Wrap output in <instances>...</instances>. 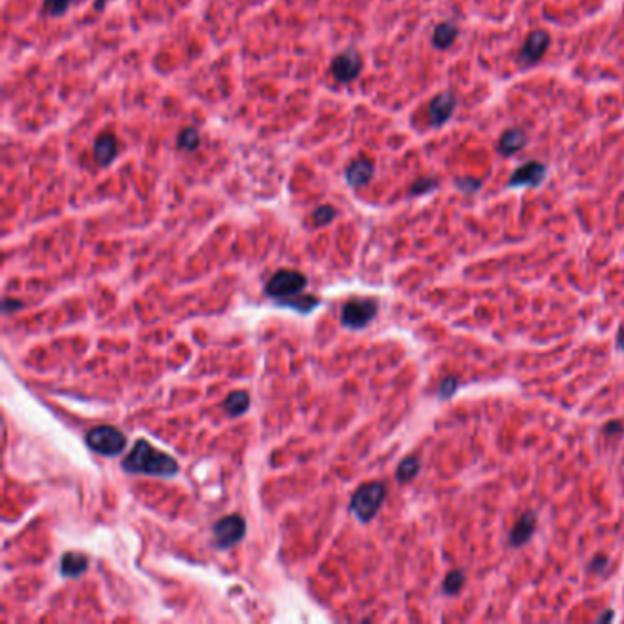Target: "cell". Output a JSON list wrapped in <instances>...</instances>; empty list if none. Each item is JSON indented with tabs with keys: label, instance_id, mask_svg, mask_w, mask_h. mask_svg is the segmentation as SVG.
Segmentation results:
<instances>
[{
	"label": "cell",
	"instance_id": "obj_11",
	"mask_svg": "<svg viewBox=\"0 0 624 624\" xmlns=\"http://www.w3.org/2000/svg\"><path fill=\"white\" fill-rule=\"evenodd\" d=\"M373 174H376V165L368 158H357L351 161L344 170V178L351 189H361V187L368 185L372 182Z\"/></svg>",
	"mask_w": 624,
	"mask_h": 624
},
{
	"label": "cell",
	"instance_id": "obj_17",
	"mask_svg": "<svg viewBox=\"0 0 624 624\" xmlns=\"http://www.w3.org/2000/svg\"><path fill=\"white\" fill-rule=\"evenodd\" d=\"M249 405H251V398L246 390H234L224 401V410L227 412V416L240 417L249 410Z\"/></svg>",
	"mask_w": 624,
	"mask_h": 624
},
{
	"label": "cell",
	"instance_id": "obj_18",
	"mask_svg": "<svg viewBox=\"0 0 624 624\" xmlns=\"http://www.w3.org/2000/svg\"><path fill=\"white\" fill-rule=\"evenodd\" d=\"M420 471H421L420 458H417V456H408V458H405V460L399 464L398 471H395V478H398V481H401V483H407V481L414 480Z\"/></svg>",
	"mask_w": 624,
	"mask_h": 624
},
{
	"label": "cell",
	"instance_id": "obj_3",
	"mask_svg": "<svg viewBox=\"0 0 624 624\" xmlns=\"http://www.w3.org/2000/svg\"><path fill=\"white\" fill-rule=\"evenodd\" d=\"M126 436L112 425H99L87 434V445L101 456H117L125 451Z\"/></svg>",
	"mask_w": 624,
	"mask_h": 624
},
{
	"label": "cell",
	"instance_id": "obj_5",
	"mask_svg": "<svg viewBox=\"0 0 624 624\" xmlns=\"http://www.w3.org/2000/svg\"><path fill=\"white\" fill-rule=\"evenodd\" d=\"M379 304L376 299H351L343 306L341 322L350 329H363L378 315Z\"/></svg>",
	"mask_w": 624,
	"mask_h": 624
},
{
	"label": "cell",
	"instance_id": "obj_19",
	"mask_svg": "<svg viewBox=\"0 0 624 624\" xmlns=\"http://www.w3.org/2000/svg\"><path fill=\"white\" fill-rule=\"evenodd\" d=\"M464 584H465L464 571H460V569H452V571H449L445 575L442 590L445 595H456L461 588H464Z\"/></svg>",
	"mask_w": 624,
	"mask_h": 624
},
{
	"label": "cell",
	"instance_id": "obj_13",
	"mask_svg": "<svg viewBox=\"0 0 624 624\" xmlns=\"http://www.w3.org/2000/svg\"><path fill=\"white\" fill-rule=\"evenodd\" d=\"M59 568H61V575L66 579H77L87 573L88 557L84 553H77V551H68L61 557Z\"/></svg>",
	"mask_w": 624,
	"mask_h": 624
},
{
	"label": "cell",
	"instance_id": "obj_29",
	"mask_svg": "<svg viewBox=\"0 0 624 624\" xmlns=\"http://www.w3.org/2000/svg\"><path fill=\"white\" fill-rule=\"evenodd\" d=\"M604 432H606L608 436H613V432H615V434H620V432H623V423H619V421H613V423H608V425L604 427Z\"/></svg>",
	"mask_w": 624,
	"mask_h": 624
},
{
	"label": "cell",
	"instance_id": "obj_1",
	"mask_svg": "<svg viewBox=\"0 0 624 624\" xmlns=\"http://www.w3.org/2000/svg\"><path fill=\"white\" fill-rule=\"evenodd\" d=\"M123 471L131 474H147V476L173 478L180 473L178 461L173 456L158 451L147 439H138L132 447L131 454L121 464Z\"/></svg>",
	"mask_w": 624,
	"mask_h": 624
},
{
	"label": "cell",
	"instance_id": "obj_27",
	"mask_svg": "<svg viewBox=\"0 0 624 624\" xmlns=\"http://www.w3.org/2000/svg\"><path fill=\"white\" fill-rule=\"evenodd\" d=\"M608 564H610L608 557H604V555L593 557V559H591V562H590V571L597 573V575H603V573H606Z\"/></svg>",
	"mask_w": 624,
	"mask_h": 624
},
{
	"label": "cell",
	"instance_id": "obj_15",
	"mask_svg": "<svg viewBox=\"0 0 624 624\" xmlns=\"http://www.w3.org/2000/svg\"><path fill=\"white\" fill-rule=\"evenodd\" d=\"M117 156V139L114 134H101L94 143V158L99 167H109Z\"/></svg>",
	"mask_w": 624,
	"mask_h": 624
},
{
	"label": "cell",
	"instance_id": "obj_30",
	"mask_svg": "<svg viewBox=\"0 0 624 624\" xmlns=\"http://www.w3.org/2000/svg\"><path fill=\"white\" fill-rule=\"evenodd\" d=\"M617 346H619V350L624 351V328L620 329L619 335H617Z\"/></svg>",
	"mask_w": 624,
	"mask_h": 624
},
{
	"label": "cell",
	"instance_id": "obj_23",
	"mask_svg": "<svg viewBox=\"0 0 624 624\" xmlns=\"http://www.w3.org/2000/svg\"><path fill=\"white\" fill-rule=\"evenodd\" d=\"M278 304L299 310L300 313H308V312H312L313 308H317V306H319V299H315V297H300V299H293V300L291 299L278 300Z\"/></svg>",
	"mask_w": 624,
	"mask_h": 624
},
{
	"label": "cell",
	"instance_id": "obj_9",
	"mask_svg": "<svg viewBox=\"0 0 624 624\" xmlns=\"http://www.w3.org/2000/svg\"><path fill=\"white\" fill-rule=\"evenodd\" d=\"M551 44V37L546 30H535L527 35L524 46L520 50V55H518V62L522 66H533L537 65L544 55H546L547 48Z\"/></svg>",
	"mask_w": 624,
	"mask_h": 624
},
{
	"label": "cell",
	"instance_id": "obj_20",
	"mask_svg": "<svg viewBox=\"0 0 624 624\" xmlns=\"http://www.w3.org/2000/svg\"><path fill=\"white\" fill-rule=\"evenodd\" d=\"M176 143H178L180 150L183 152L196 150L199 145L198 131H196V128H191V126H189V128H183V131L178 134V141H176Z\"/></svg>",
	"mask_w": 624,
	"mask_h": 624
},
{
	"label": "cell",
	"instance_id": "obj_2",
	"mask_svg": "<svg viewBox=\"0 0 624 624\" xmlns=\"http://www.w3.org/2000/svg\"><path fill=\"white\" fill-rule=\"evenodd\" d=\"M386 498V487L381 481L364 483L354 493L350 500V511L356 515L357 520L370 522L381 509Z\"/></svg>",
	"mask_w": 624,
	"mask_h": 624
},
{
	"label": "cell",
	"instance_id": "obj_4",
	"mask_svg": "<svg viewBox=\"0 0 624 624\" xmlns=\"http://www.w3.org/2000/svg\"><path fill=\"white\" fill-rule=\"evenodd\" d=\"M306 277L293 269H280L266 284V293L275 300L291 299L306 288Z\"/></svg>",
	"mask_w": 624,
	"mask_h": 624
},
{
	"label": "cell",
	"instance_id": "obj_8",
	"mask_svg": "<svg viewBox=\"0 0 624 624\" xmlns=\"http://www.w3.org/2000/svg\"><path fill=\"white\" fill-rule=\"evenodd\" d=\"M456 106H458V99H456V96L451 90H445L438 96H434L432 101L429 103V109H427L429 125L434 126V128L447 125L451 121V117L454 116Z\"/></svg>",
	"mask_w": 624,
	"mask_h": 624
},
{
	"label": "cell",
	"instance_id": "obj_21",
	"mask_svg": "<svg viewBox=\"0 0 624 624\" xmlns=\"http://www.w3.org/2000/svg\"><path fill=\"white\" fill-rule=\"evenodd\" d=\"M72 6V0H43V13L48 17H62Z\"/></svg>",
	"mask_w": 624,
	"mask_h": 624
},
{
	"label": "cell",
	"instance_id": "obj_26",
	"mask_svg": "<svg viewBox=\"0 0 624 624\" xmlns=\"http://www.w3.org/2000/svg\"><path fill=\"white\" fill-rule=\"evenodd\" d=\"M456 187H458L461 192H465V195H476V192L480 191L481 180H476V178L456 180Z\"/></svg>",
	"mask_w": 624,
	"mask_h": 624
},
{
	"label": "cell",
	"instance_id": "obj_31",
	"mask_svg": "<svg viewBox=\"0 0 624 624\" xmlns=\"http://www.w3.org/2000/svg\"><path fill=\"white\" fill-rule=\"evenodd\" d=\"M613 619V611H606L603 617H598V620H611Z\"/></svg>",
	"mask_w": 624,
	"mask_h": 624
},
{
	"label": "cell",
	"instance_id": "obj_25",
	"mask_svg": "<svg viewBox=\"0 0 624 624\" xmlns=\"http://www.w3.org/2000/svg\"><path fill=\"white\" fill-rule=\"evenodd\" d=\"M458 385H460V381H458L456 378H451V376H449V378L443 379L442 385H439L438 395L442 399L452 398V395L456 394V390H458Z\"/></svg>",
	"mask_w": 624,
	"mask_h": 624
},
{
	"label": "cell",
	"instance_id": "obj_24",
	"mask_svg": "<svg viewBox=\"0 0 624 624\" xmlns=\"http://www.w3.org/2000/svg\"><path fill=\"white\" fill-rule=\"evenodd\" d=\"M439 182L434 178H420L416 182L412 183L410 187V196H421V195H429L432 192L434 189H438Z\"/></svg>",
	"mask_w": 624,
	"mask_h": 624
},
{
	"label": "cell",
	"instance_id": "obj_12",
	"mask_svg": "<svg viewBox=\"0 0 624 624\" xmlns=\"http://www.w3.org/2000/svg\"><path fill=\"white\" fill-rule=\"evenodd\" d=\"M535 529H537V515L533 511L522 513V516L513 525L511 533H509V544L513 547H520L533 538Z\"/></svg>",
	"mask_w": 624,
	"mask_h": 624
},
{
	"label": "cell",
	"instance_id": "obj_6",
	"mask_svg": "<svg viewBox=\"0 0 624 624\" xmlns=\"http://www.w3.org/2000/svg\"><path fill=\"white\" fill-rule=\"evenodd\" d=\"M246 535V520L240 515H227L213 525L214 546L227 551L240 542Z\"/></svg>",
	"mask_w": 624,
	"mask_h": 624
},
{
	"label": "cell",
	"instance_id": "obj_28",
	"mask_svg": "<svg viewBox=\"0 0 624 624\" xmlns=\"http://www.w3.org/2000/svg\"><path fill=\"white\" fill-rule=\"evenodd\" d=\"M22 308V304H21V300H13V299H4V302H2V312L6 313V315H8V313H11L13 312V310H21Z\"/></svg>",
	"mask_w": 624,
	"mask_h": 624
},
{
	"label": "cell",
	"instance_id": "obj_10",
	"mask_svg": "<svg viewBox=\"0 0 624 624\" xmlns=\"http://www.w3.org/2000/svg\"><path fill=\"white\" fill-rule=\"evenodd\" d=\"M547 176V167L540 161H527L525 165L518 167L515 173L511 174L509 178L508 187L509 189H522V187H538L540 183L546 180Z\"/></svg>",
	"mask_w": 624,
	"mask_h": 624
},
{
	"label": "cell",
	"instance_id": "obj_14",
	"mask_svg": "<svg viewBox=\"0 0 624 624\" xmlns=\"http://www.w3.org/2000/svg\"><path fill=\"white\" fill-rule=\"evenodd\" d=\"M527 143V136L522 128L515 126V128H508V131L503 132L502 138L498 139V152L502 156L509 158L516 152H520L522 148L525 147Z\"/></svg>",
	"mask_w": 624,
	"mask_h": 624
},
{
	"label": "cell",
	"instance_id": "obj_7",
	"mask_svg": "<svg viewBox=\"0 0 624 624\" xmlns=\"http://www.w3.org/2000/svg\"><path fill=\"white\" fill-rule=\"evenodd\" d=\"M361 70H363V57L356 48H348L344 52L337 53L334 57V61H332V66H329V72H332L334 79L341 84L356 81L359 77Z\"/></svg>",
	"mask_w": 624,
	"mask_h": 624
},
{
	"label": "cell",
	"instance_id": "obj_16",
	"mask_svg": "<svg viewBox=\"0 0 624 624\" xmlns=\"http://www.w3.org/2000/svg\"><path fill=\"white\" fill-rule=\"evenodd\" d=\"M458 35H460V28H458L456 22L452 21L439 22L438 26L434 28L432 44L438 50L451 48L452 44L456 43V39H458Z\"/></svg>",
	"mask_w": 624,
	"mask_h": 624
},
{
	"label": "cell",
	"instance_id": "obj_22",
	"mask_svg": "<svg viewBox=\"0 0 624 624\" xmlns=\"http://www.w3.org/2000/svg\"><path fill=\"white\" fill-rule=\"evenodd\" d=\"M337 217V211H335L332 205H321V207H317L312 214V221L315 227H321V226H328L334 221V218Z\"/></svg>",
	"mask_w": 624,
	"mask_h": 624
}]
</instances>
